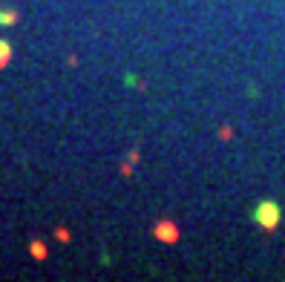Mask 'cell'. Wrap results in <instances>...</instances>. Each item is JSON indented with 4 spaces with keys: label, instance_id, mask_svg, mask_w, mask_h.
Masks as SVG:
<instances>
[{
    "label": "cell",
    "instance_id": "1",
    "mask_svg": "<svg viewBox=\"0 0 285 282\" xmlns=\"http://www.w3.org/2000/svg\"><path fill=\"white\" fill-rule=\"evenodd\" d=\"M279 219H282V207L276 204V201L265 199L259 201L254 207V222L259 225V228H265V231H274L276 225H279Z\"/></svg>",
    "mask_w": 285,
    "mask_h": 282
},
{
    "label": "cell",
    "instance_id": "5",
    "mask_svg": "<svg viewBox=\"0 0 285 282\" xmlns=\"http://www.w3.org/2000/svg\"><path fill=\"white\" fill-rule=\"evenodd\" d=\"M29 253L35 256V259H46V256H49V251H46V245H43V242H32Z\"/></svg>",
    "mask_w": 285,
    "mask_h": 282
},
{
    "label": "cell",
    "instance_id": "3",
    "mask_svg": "<svg viewBox=\"0 0 285 282\" xmlns=\"http://www.w3.org/2000/svg\"><path fill=\"white\" fill-rule=\"evenodd\" d=\"M9 60H12V43L0 38V69H3V66H9Z\"/></svg>",
    "mask_w": 285,
    "mask_h": 282
},
{
    "label": "cell",
    "instance_id": "6",
    "mask_svg": "<svg viewBox=\"0 0 285 282\" xmlns=\"http://www.w3.org/2000/svg\"><path fill=\"white\" fill-rule=\"evenodd\" d=\"M55 236H58L61 242H69V231H63V228H58V231H55Z\"/></svg>",
    "mask_w": 285,
    "mask_h": 282
},
{
    "label": "cell",
    "instance_id": "4",
    "mask_svg": "<svg viewBox=\"0 0 285 282\" xmlns=\"http://www.w3.org/2000/svg\"><path fill=\"white\" fill-rule=\"evenodd\" d=\"M18 18H21V15H18L15 9H0V23H3V26H15Z\"/></svg>",
    "mask_w": 285,
    "mask_h": 282
},
{
    "label": "cell",
    "instance_id": "2",
    "mask_svg": "<svg viewBox=\"0 0 285 282\" xmlns=\"http://www.w3.org/2000/svg\"><path fill=\"white\" fill-rule=\"evenodd\" d=\"M156 239L173 245V242H179V228H176L173 222H159V225H156Z\"/></svg>",
    "mask_w": 285,
    "mask_h": 282
}]
</instances>
